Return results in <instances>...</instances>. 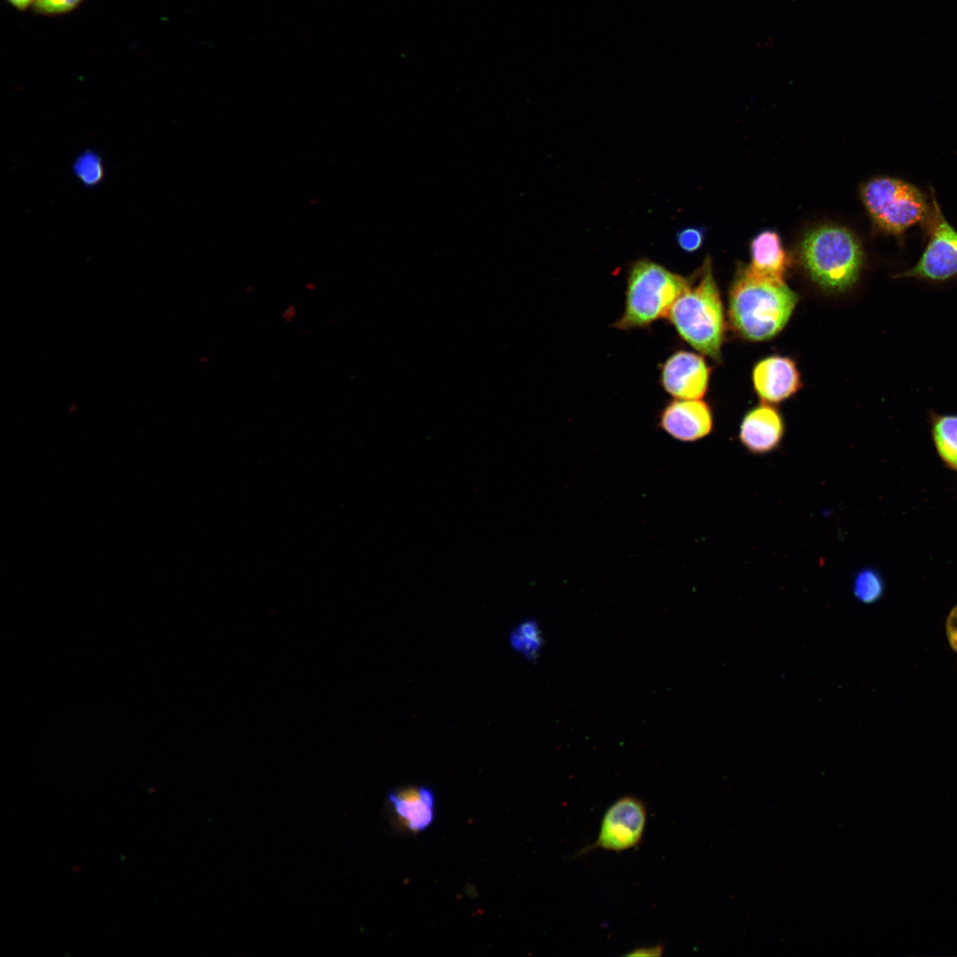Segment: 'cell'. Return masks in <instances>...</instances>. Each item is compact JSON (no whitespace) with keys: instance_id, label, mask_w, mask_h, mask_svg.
<instances>
[{"instance_id":"44dd1931","label":"cell","mask_w":957,"mask_h":957,"mask_svg":"<svg viewBox=\"0 0 957 957\" xmlns=\"http://www.w3.org/2000/svg\"><path fill=\"white\" fill-rule=\"evenodd\" d=\"M664 952L662 945H657L652 946H643L634 949L633 952L628 953L626 955L631 956H658Z\"/></svg>"},{"instance_id":"9a60e30c","label":"cell","mask_w":957,"mask_h":957,"mask_svg":"<svg viewBox=\"0 0 957 957\" xmlns=\"http://www.w3.org/2000/svg\"><path fill=\"white\" fill-rule=\"evenodd\" d=\"M512 648L527 659L537 658L542 646L541 632L533 620L518 624L510 634Z\"/></svg>"},{"instance_id":"277c9868","label":"cell","mask_w":957,"mask_h":957,"mask_svg":"<svg viewBox=\"0 0 957 957\" xmlns=\"http://www.w3.org/2000/svg\"><path fill=\"white\" fill-rule=\"evenodd\" d=\"M800 255L811 278L831 292L850 288L858 279L863 261L855 236L845 228L832 225L810 230L802 240Z\"/></svg>"},{"instance_id":"ffe728a7","label":"cell","mask_w":957,"mask_h":957,"mask_svg":"<svg viewBox=\"0 0 957 957\" xmlns=\"http://www.w3.org/2000/svg\"><path fill=\"white\" fill-rule=\"evenodd\" d=\"M945 633L951 648L957 653V605L952 609L947 617Z\"/></svg>"},{"instance_id":"7c38bea8","label":"cell","mask_w":957,"mask_h":957,"mask_svg":"<svg viewBox=\"0 0 957 957\" xmlns=\"http://www.w3.org/2000/svg\"><path fill=\"white\" fill-rule=\"evenodd\" d=\"M387 799L398 820L411 832L424 831L434 821L436 797L430 787L396 789L388 793Z\"/></svg>"},{"instance_id":"ac0fdd59","label":"cell","mask_w":957,"mask_h":957,"mask_svg":"<svg viewBox=\"0 0 957 957\" xmlns=\"http://www.w3.org/2000/svg\"><path fill=\"white\" fill-rule=\"evenodd\" d=\"M704 231L700 227H685L676 233L679 247L687 253L696 252L703 245Z\"/></svg>"},{"instance_id":"7402d4cb","label":"cell","mask_w":957,"mask_h":957,"mask_svg":"<svg viewBox=\"0 0 957 957\" xmlns=\"http://www.w3.org/2000/svg\"><path fill=\"white\" fill-rule=\"evenodd\" d=\"M7 2L16 9L23 11L27 7L34 5L35 0H7Z\"/></svg>"},{"instance_id":"30bf717a","label":"cell","mask_w":957,"mask_h":957,"mask_svg":"<svg viewBox=\"0 0 957 957\" xmlns=\"http://www.w3.org/2000/svg\"><path fill=\"white\" fill-rule=\"evenodd\" d=\"M752 379L759 398L767 403L780 402L801 387L795 362L782 356H770L757 363Z\"/></svg>"},{"instance_id":"5bb4252c","label":"cell","mask_w":957,"mask_h":957,"mask_svg":"<svg viewBox=\"0 0 957 957\" xmlns=\"http://www.w3.org/2000/svg\"><path fill=\"white\" fill-rule=\"evenodd\" d=\"M932 434L942 459L957 471V416H937L933 423Z\"/></svg>"},{"instance_id":"2e32d148","label":"cell","mask_w":957,"mask_h":957,"mask_svg":"<svg viewBox=\"0 0 957 957\" xmlns=\"http://www.w3.org/2000/svg\"><path fill=\"white\" fill-rule=\"evenodd\" d=\"M852 592L859 602L874 603L884 593V582L880 573L873 568H863L854 576Z\"/></svg>"},{"instance_id":"5b68a950","label":"cell","mask_w":957,"mask_h":957,"mask_svg":"<svg viewBox=\"0 0 957 957\" xmlns=\"http://www.w3.org/2000/svg\"><path fill=\"white\" fill-rule=\"evenodd\" d=\"M860 197L875 225L886 234L900 236L931 214L925 195L901 179L873 178L861 186Z\"/></svg>"},{"instance_id":"6da1fadb","label":"cell","mask_w":957,"mask_h":957,"mask_svg":"<svg viewBox=\"0 0 957 957\" xmlns=\"http://www.w3.org/2000/svg\"><path fill=\"white\" fill-rule=\"evenodd\" d=\"M797 302V294L783 279L762 276L746 268L739 272L730 291L729 320L746 339H769L786 325Z\"/></svg>"},{"instance_id":"e0dca14e","label":"cell","mask_w":957,"mask_h":957,"mask_svg":"<svg viewBox=\"0 0 957 957\" xmlns=\"http://www.w3.org/2000/svg\"><path fill=\"white\" fill-rule=\"evenodd\" d=\"M75 176L86 186L97 185L105 175L101 157L94 151L87 150L79 154L73 164Z\"/></svg>"},{"instance_id":"3957f363","label":"cell","mask_w":957,"mask_h":957,"mask_svg":"<svg viewBox=\"0 0 957 957\" xmlns=\"http://www.w3.org/2000/svg\"><path fill=\"white\" fill-rule=\"evenodd\" d=\"M693 276L685 277L648 258L633 261L628 268L624 312L613 327L630 331L645 329L667 318Z\"/></svg>"},{"instance_id":"ba28073f","label":"cell","mask_w":957,"mask_h":957,"mask_svg":"<svg viewBox=\"0 0 957 957\" xmlns=\"http://www.w3.org/2000/svg\"><path fill=\"white\" fill-rule=\"evenodd\" d=\"M711 369L704 358L687 350H677L659 365L664 391L675 399H701L707 392Z\"/></svg>"},{"instance_id":"4fadbf2b","label":"cell","mask_w":957,"mask_h":957,"mask_svg":"<svg viewBox=\"0 0 957 957\" xmlns=\"http://www.w3.org/2000/svg\"><path fill=\"white\" fill-rule=\"evenodd\" d=\"M751 263L749 268L755 274L783 279L789 259L779 235L765 230L757 235L751 243Z\"/></svg>"},{"instance_id":"52a82bcc","label":"cell","mask_w":957,"mask_h":957,"mask_svg":"<svg viewBox=\"0 0 957 957\" xmlns=\"http://www.w3.org/2000/svg\"><path fill=\"white\" fill-rule=\"evenodd\" d=\"M646 819V807L641 799L621 797L605 811L595 842L580 854L598 848L619 852L635 847L642 838Z\"/></svg>"},{"instance_id":"9c48e42d","label":"cell","mask_w":957,"mask_h":957,"mask_svg":"<svg viewBox=\"0 0 957 957\" xmlns=\"http://www.w3.org/2000/svg\"><path fill=\"white\" fill-rule=\"evenodd\" d=\"M659 427L674 440L693 442L712 430L713 417L708 404L701 399H673L661 410Z\"/></svg>"},{"instance_id":"7a4b0ae2","label":"cell","mask_w":957,"mask_h":957,"mask_svg":"<svg viewBox=\"0 0 957 957\" xmlns=\"http://www.w3.org/2000/svg\"><path fill=\"white\" fill-rule=\"evenodd\" d=\"M691 284L672 306L667 320L682 340L696 351L720 361L725 319L720 291L707 257Z\"/></svg>"},{"instance_id":"8fae6325","label":"cell","mask_w":957,"mask_h":957,"mask_svg":"<svg viewBox=\"0 0 957 957\" xmlns=\"http://www.w3.org/2000/svg\"><path fill=\"white\" fill-rule=\"evenodd\" d=\"M784 424L773 407L763 404L749 411L739 430V440L751 453L762 455L774 450L781 443Z\"/></svg>"},{"instance_id":"8992f818","label":"cell","mask_w":957,"mask_h":957,"mask_svg":"<svg viewBox=\"0 0 957 957\" xmlns=\"http://www.w3.org/2000/svg\"><path fill=\"white\" fill-rule=\"evenodd\" d=\"M928 244L917 263L902 276L945 281L957 275V230L942 214L932 192Z\"/></svg>"},{"instance_id":"d6986e66","label":"cell","mask_w":957,"mask_h":957,"mask_svg":"<svg viewBox=\"0 0 957 957\" xmlns=\"http://www.w3.org/2000/svg\"><path fill=\"white\" fill-rule=\"evenodd\" d=\"M83 0H35V10L45 15H57L69 12Z\"/></svg>"}]
</instances>
